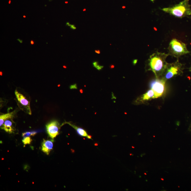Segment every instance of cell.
Listing matches in <instances>:
<instances>
[{
	"label": "cell",
	"mask_w": 191,
	"mask_h": 191,
	"mask_svg": "<svg viewBox=\"0 0 191 191\" xmlns=\"http://www.w3.org/2000/svg\"><path fill=\"white\" fill-rule=\"evenodd\" d=\"M168 49L169 55L177 58L190 53L186 44L176 39H173L170 41Z\"/></svg>",
	"instance_id": "3"
},
{
	"label": "cell",
	"mask_w": 191,
	"mask_h": 191,
	"mask_svg": "<svg viewBox=\"0 0 191 191\" xmlns=\"http://www.w3.org/2000/svg\"><path fill=\"white\" fill-rule=\"evenodd\" d=\"M166 82V81L162 78H157L151 82V89L154 92L156 99L161 97L165 93Z\"/></svg>",
	"instance_id": "5"
},
{
	"label": "cell",
	"mask_w": 191,
	"mask_h": 191,
	"mask_svg": "<svg viewBox=\"0 0 191 191\" xmlns=\"http://www.w3.org/2000/svg\"><path fill=\"white\" fill-rule=\"evenodd\" d=\"M162 10L166 13L179 18L191 15V5L187 0H184L172 7L163 8Z\"/></svg>",
	"instance_id": "2"
},
{
	"label": "cell",
	"mask_w": 191,
	"mask_h": 191,
	"mask_svg": "<svg viewBox=\"0 0 191 191\" xmlns=\"http://www.w3.org/2000/svg\"><path fill=\"white\" fill-rule=\"evenodd\" d=\"M137 61V60H134V62H133V63H134V64H135L136 63Z\"/></svg>",
	"instance_id": "21"
},
{
	"label": "cell",
	"mask_w": 191,
	"mask_h": 191,
	"mask_svg": "<svg viewBox=\"0 0 191 191\" xmlns=\"http://www.w3.org/2000/svg\"><path fill=\"white\" fill-rule=\"evenodd\" d=\"M15 95L17 99L21 109L24 111L25 112L29 115H31V112L30 102L26 99L24 96L18 92L17 90L15 91Z\"/></svg>",
	"instance_id": "6"
},
{
	"label": "cell",
	"mask_w": 191,
	"mask_h": 191,
	"mask_svg": "<svg viewBox=\"0 0 191 191\" xmlns=\"http://www.w3.org/2000/svg\"><path fill=\"white\" fill-rule=\"evenodd\" d=\"M156 99L154 92L151 89L137 99L136 102L138 103H141L144 101L150 100L151 99Z\"/></svg>",
	"instance_id": "10"
},
{
	"label": "cell",
	"mask_w": 191,
	"mask_h": 191,
	"mask_svg": "<svg viewBox=\"0 0 191 191\" xmlns=\"http://www.w3.org/2000/svg\"><path fill=\"white\" fill-rule=\"evenodd\" d=\"M23 138L22 142L24 145L30 144L32 141L30 137H25Z\"/></svg>",
	"instance_id": "14"
},
{
	"label": "cell",
	"mask_w": 191,
	"mask_h": 191,
	"mask_svg": "<svg viewBox=\"0 0 191 191\" xmlns=\"http://www.w3.org/2000/svg\"><path fill=\"white\" fill-rule=\"evenodd\" d=\"M46 127L47 133L51 139H53L59 134L61 126L57 120H53L49 122Z\"/></svg>",
	"instance_id": "7"
},
{
	"label": "cell",
	"mask_w": 191,
	"mask_h": 191,
	"mask_svg": "<svg viewBox=\"0 0 191 191\" xmlns=\"http://www.w3.org/2000/svg\"><path fill=\"white\" fill-rule=\"evenodd\" d=\"M169 55L168 54L157 52L149 57L147 63V70L152 71L157 78L163 76L168 64L166 59Z\"/></svg>",
	"instance_id": "1"
},
{
	"label": "cell",
	"mask_w": 191,
	"mask_h": 191,
	"mask_svg": "<svg viewBox=\"0 0 191 191\" xmlns=\"http://www.w3.org/2000/svg\"><path fill=\"white\" fill-rule=\"evenodd\" d=\"M31 44H32V45L34 44V41H32V40L31 41Z\"/></svg>",
	"instance_id": "20"
},
{
	"label": "cell",
	"mask_w": 191,
	"mask_h": 191,
	"mask_svg": "<svg viewBox=\"0 0 191 191\" xmlns=\"http://www.w3.org/2000/svg\"><path fill=\"white\" fill-rule=\"evenodd\" d=\"M53 139L50 140H45L44 139L41 143V150L46 154L48 155L53 148Z\"/></svg>",
	"instance_id": "8"
},
{
	"label": "cell",
	"mask_w": 191,
	"mask_h": 191,
	"mask_svg": "<svg viewBox=\"0 0 191 191\" xmlns=\"http://www.w3.org/2000/svg\"><path fill=\"white\" fill-rule=\"evenodd\" d=\"M13 123L14 122L11 119L6 120L3 125L1 127V128L8 133L13 134L15 130Z\"/></svg>",
	"instance_id": "9"
},
{
	"label": "cell",
	"mask_w": 191,
	"mask_h": 191,
	"mask_svg": "<svg viewBox=\"0 0 191 191\" xmlns=\"http://www.w3.org/2000/svg\"><path fill=\"white\" fill-rule=\"evenodd\" d=\"M95 52L97 54H100L101 53V51L99 50H95Z\"/></svg>",
	"instance_id": "18"
},
{
	"label": "cell",
	"mask_w": 191,
	"mask_h": 191,
	"mask_svg": "<svg viewBox=\"0 0 191 191\" xmlns=\"http://www.w3.org/2000/svg\"><path fill=\"white\" fill-rule=\"evenodd\" d=\"M98 63V62L95 61L93 62L92 64L93 67L96 68L97 70H100L104 67V66L99 65Z\"/></svg>",
	"instance_id": "15"
},
{
	"label": "cell",
	"mask_w": 191,
	"mask_h": 191,
	"mask_svg": "<svg viewBox=\"0 0 191 191\" xmlns=\"http://www.w3.org/2000/svg\"><path fill=\"white\" fill-rule=\"evenodd\" d=\"M70 89H77V86L76 85H74V86H70Z\"/></svg>",
	"instance_id": "17"
},
{
	"label": "cell",
	"mask_w": 191,
	"mask_h": 191,
	"mask_svg": "<svg viewBox=\"0 0 191 191\" xmlns=\"http://www.w3.org/2000/svg\"><path fill=\"white\" fill-rule=\"evenodd\" d=\"M37 134V132L35 131H28L23 133L22 134V136L23 137L34 136Z\"/></svg>",
	"instance_id": "13"
},
{
	"label": "cell",
	"mask_w": 191,
	"mask_h": 191,
	"mask_svg": "<svg viewBox=\"0 0 191 191\" xmlns=\"http://www.w3.org/2000/svg\"><path fill=\"white\" fill-rule=\"evenodd\" d=\"M67 24V26H70V28L72 29V30H76V26L74 25L70 24H69V22L67 23V24Z\"/></svg>",
	"instance_id": "16"
},
{
	"label": "cell",
	"mask_w": 191,
	"mask_h": 191,
	"mask_svg": "<svg viewBox=\"0 0 191 191\" xmlns=\"http://www.w3.org/2000/svg\"><path fill=\"white\" fill-rule=\"evenodd\" d=\"M64 124H68L72 126L73 128L75 130H76L77 133L80 136L86 137V138L89 139H91V138H92V137H91V136L87 134V132L86 130L82 128L79 127L74 125V124L71 123V122L65 121V123L62 124V125H63Z\"/></svg>",
	"instance_id": "11"
},
{
	"label": "cell",
	"mask_w": 191,
	"mask_h": 191,
	"mask_svg": "<svg viewBox=\"0 0 191 191\" xmlns=\"http://www.w3.org/2000/svg\"><path fill=\"white\" fill-rule=\"evenodd\" d=\"M187 1H189V0H187Z\"/></svg>",
	"instance_id": "25"
},
{
	"label": "cell",
	"mask_w": 191,
	"mask_h": 191,
	"mask_svg": "<svg viewBox=\"0 0 191 191\" xmlns=\"http://www.w3.org/2000/svg\"><path fill=\"white\" fill-rule=\"evenodd\" d=\"M15 114V111H14L11 112V113L1 115L0 116V126H1V127L3 125L4 122H5V120L12 119L14 117Z\"/></svg>",
	"instance_id": "12"
},
{
	"label": "cell",
	"mask_w": 191,
	"mask_h": 191,
	"mask_svg": "<svg viewBox=\"0 0 191 191\" xmlns=\"http://www.w3.org/2000/svg\"><path fill=\"white\" fill-rule=\"evenodd\" d=\"M189 71L191 72V66L189 68Z\"/></svg>",
	"instance_id": "22"
},
{
	"label": "cell",
	"mask_w": 191,
	"mask_h": 191,
	"mask_svg": "<svg viewBox=\"0 0 191 191\" xmlns=\"http://www.w3.org/2000/svg\"><path fill=\"white\" fill-rule=\"evenodd\" d=\"M183 68L178 60L172 63H168L164 72L162 79L166 81L175 76L180 75L183 73Z\"/></svg>",
	"instance_id": "4"
},
{
	"label": "cell",
	"mask_w": 191,
	"mask_h": 191,
	"mask_svg": "<svg viewBox=\"0 0 191 191\" xmlns=\"http://www.w3.org/2000/svg\"><path fill=\"white\" fill-rule=\"evenodd\" d=\"M109 67L111 69H113V68L115 67V66H114L113 65H111Z\"/></svg>",
	"instance_id": "19"
},
{
	"label": "cell",
	"mask_w": 191,
	"mask_h": 191,
	"mask_svg": "<svg viewBox=\"0 0 191 191\" xmlns=\"http://www.w3.org/2000/svg\"><path fill=\"white\" fill-rule=\"evenodd\" d=\"M24 18H26V16H24Z\"/></svg>",
	"instance_id": "24"
},
{
	"label": "cell",
	"mask_w": 191,
	"mask_h": 191,
	"mask_svg": "<svg viewBox=\"0 0 191 191\" xmlns=\"http://www.w3.org/2000/svg\"><path fill=\"white\" fill-rule=\"evenodd\" d=\"M49 1H53V0H49Z\"/></svg>",
	"instance_id": "23"
}]
</instances>
